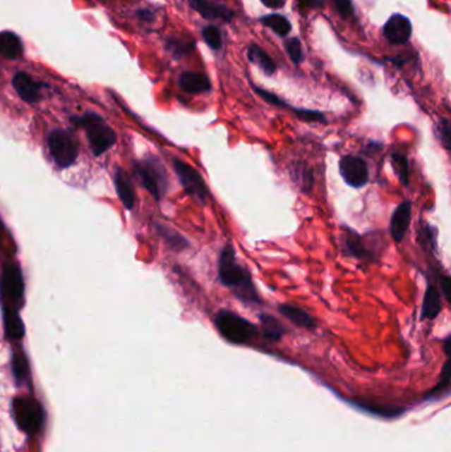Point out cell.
Instances as JSON below:
<instances>
[{
    "label": "cell",
    "instance_id": "6da1fadb",
    "mask_svg": "<svg viewBox=\"0 0 451 452\" xmlns=\"http://www.w3.org/2000/svg\"><path fill=\"white\" fill-rule=\"evenodd\" d=\"M219 281L229 288L246 305H261L263 299L253 283L252 275L245 266L239 262L236 252L231 243H227L219 257Z\"/></svg>",
    "mask_w": 451,
    "mask_h": 452
},
{
    "label": "cell",
    "instance_id": "7a4b0ae2",
    "mask_svg": "<svg viewBox=\"0 0 451 452\" xmlns=\"http://www.w3.org/2000/svg\"><path fill=\"white\" fill-rule=\"evenodd\" d=\"M215 326L221 336L231 344H248L258 334L257 328L251 322L227 310H222L216 315Z\"/></svg>",
    "mask_w": 451,
    "mask_h": 452
},
{
    "label": "cell",
    "instance_id": "3957f363",
    "mask_svg": "<svg viewBox=\"0 0 451 452\" xmlns=\"http://www.w3.org/2000/svg\"><path fill=\"white\" fill-rule=\"evenodd\" d=\"M78 126L86 128L88 139L93 154L100 157L116 143V133L112 127L107 126L101 116L95 114H85L80 118H74Z\"/></svg>",
    "mask_w": 451,
    "mask_h": 452
},
{
    "label": "cell",
    "instance_id": "277c9868",
    "mask_svg": "<svg viewBox=\"0 0 451 452\" xmlns=\"http://www.w3.org/2000/svg\"><path fill=\"white\" fill-rule=\"evenodd\" d=\"M136 173L138 178L142 181L143 187L152 195V197L157 201L163 199L168 190L167 171L154 157L139 161L136 164Z\"/></svg>",
    "mask_w": 451,
    "mask_h": 452
},
{
    "label": "cell",
    "instance_id": "5b68a950",
    "mask_svg": "<svg viewBox=\"0 0 451 452\" xmlns=\"http://www.w3.org/2000/svg\"><path fill=\"white\" fill-rule=\"evenodd\" d=\"M13 418L23 432L36 434L42 429L44 414L40 403L30 397L13 401Z\"/></svg>",
    "mask_w": 451,
    "mask_h": 452
},
{
    "label": "cell",
    "instance_id": "8992f818",
    "mask_svg": "<svg viewBox=\"0 0 451 452\" xmlns=\"http://www.w3.org/2000/svg\"><path fill=\"white\" fill-rule=\"evenodd\" d=\"M172 166L186 193L192 199L199 201L200 204H205L210 190L207 188L205 181L200 175L199 171H196L193 167H191L189 164L179 159H174Z\"/></svg>",
    "mask_w": 451,
    "mask_h": 452
},
{
    "label": "cell",
    "instance_id": "52a82bcc",
    "mask_svg": "<svg viewBox=\"0 0 451 452\" xmlns=\"http://www.w3.org/2000/svg\"><path fill=\"white\" fill-rule=\"evenodd\" d=\"M48 145L54 161L63 169L71 167L78 157L77 140L64 130L52 131L48 138Z\"/></svg>",
    "mask_w": 451,
    "mask_h": 452
},
{
    "label": "cell",
    "instance_id": "ba28073f",
    "mask_svg": "<svg viewBox=\"0 0 451 452\" xmlns=\"http://www.w3.org/2000/svg\"><path fill=\"white\" fill-rule=\"evenodd\" d=\"M339 172L347 185L352 188H363L369 180L367 163L359 157L346 155L339 161Z\"/></svg>",
    "mask_w": 451,
    "mask_h": 452
},
{
    "label": "cell",
    "instance_id": "9c48e42d",
    "mask_svg": "<svg viewBox=\"0 0 451 452\" xmlns=\"http://www.w3.org/2000/svg\"><path fill=\"white\" fill-rule=\"evenodd\" d=\"M0 290H1L3 298L11 302H18L23 298L24 282H23L20 269L16 263H8L4 266Z\"/></svg>",
    "mask_w": 451,
    "mask_h": 452
},
{
    "label": "cell",
    "instance_id": "30bf717a",
    "mask_svg": "<svg viewBox=\"0 0 451 452\" xmlns=\"http://www.w3.org/2000/svg\"><path fill=\"white\" fill-rule=\"evenodd\" d=\"M411 31V21L409 20V18L401 13L392 15L383 28L385 39L393 45H402L409 42Z\"/></svg>",
    "mask_w": 451,
    "mask_h": 452
},
{
    "label": "cell",
    "instance_id": "8fae6325",
    "mask_svg": "<svg viewBox=\"0 0 451 452\" xmlns=\"http://www.w3.org/2000/svg\"><path fill=\"white\" fill-rule=\"evenodd\" d=\"M189 6L199 12L207 20H222L225 23L231 20L234 12L227 6L220 3H213L210 0H188Z\"/></svg>",
    "mask_w": 451,
    "mask_h": 452
},
{
    "label": "cell",
    "instance_id": "7c38bea8",
    "mask_svg": "<svg viewBox=\"0 0 451 452\" xmlns=\"http://www.w3.org/2000/svg\"><path fill=\"white\" fill-rule=\"evenodd\" d=\"M411 220V202L404 201L401 202L396 211L393 212L390 219V234L396 243L402 242L409 229Z\"/></svg>",
    "mask_w": 451,
    "mask_h": 452
},
{
    "label": "cell",
    "instance_id": "4fadbf2b",
    "mask_svg": "<svg viewBox=\"0 0 451 452\" xmlns=\"http://www.w3.org/2000/svg\"><path fill=\"white\" fill-rule=\"evenodd\" d=\"M343 252L347 257H352L357 259H373V254L368 250L366 243L363 242V237L357 233L351 231L349 228H344L343 236Z\"/></svg>",
    "mask_w": 451,
    "mask_h": 452
},
{
    "label": "cell",
    "instance_id": "5bb4252c",
    "mask_svg": "<svg viewBox=\"0 0 451 452\" xmlns=\"http://www.w3.org/2000/svg\"><path fill=\"white\" fill-rule=\"evenodd\" d=\"M179 85L181 90L189 94L207 93L212 89L210 78L205 74L195 73V72H184L179 78Z\"/></svg>",
    "mask_w": 451,
    "mask_h": 452
},
{
    "label": "cell",
    "instance_id": "9a60e30c",
    "mask_svg": "<svg viewBox=\"0 0 451 452\" xmlns=\"http://www.w3.org/2000/svg\"><path fill=\"white\" fill-rule=\"evenodd\" d=\"M12 85L18 94L20 95L21 99L27 102H36L40 98V85L35 83L28 74L18 73L13 80Z\"/></svg>",
    "mask_w": 451,
    "mask_h": 452
},
{
    "label": "cell",
    "instance_id": "2e32d148",
    "mask_svg": "<svg viewBox=\"0 0 451 452\" xmlns=\"http://www.w3.org/2000/svg\"><path fill=\"white\" fill-rule=\"evenodd\" d=\"M442 310L441 294L440 291L433 286L428 284L423 302H422V308H421V319H429L433 320L437 316L440 315Z\"/></svg>",
    "mask_w": 451,
    "mask_h": 452
},
{
    "label": "cell",
    "instance_id": "e0dca14e",
    "mask_svg": "<svg viewBox=\"0 0 451 452\" xmlns=\"http://www.w3.org/2000/svg\"><path fill=\"white\" fill-rule=\"evenodd\" d=\"M278 311L287 320L294 323L295 326L306 328V329H314L315 328L314 317L301 307L293 305H278Z\"/></svg>",
    "mask_w": 451,
    "mask_h": 452
},
{
    "label": "cell",
    "instance_id": "ac0fdd59",
    "mask_svg": "<svg viewBox=\"0 0 451 452\" xmlns=\"http://www.w3.org/2000/svg\"><path fill=\"white\" fill-rule=\"evenodd\" d=\"M3 319H4V328L6 335L11 340H20L25 334V326L21 320L20 316L18 314L16 308L4 305L3 308Z\"/></svg>",
    "mask_w": 451,
    "mask_h": 452
},
{
    "label": "cell",
    "instance_id": "d6986e66",
    "mask_svg": "<svg viewBox=\"0 0 451 452\" xmlns=\"http://www.w3.org/2000/svg\"><path fill=\"white\" fill-rule=\"evenodd\" d=\"M248 59L251 63L257 65L266 75H273L277 71V65L274 63L273 59L265 52L261 47L255 44H252L248 48Z\"/></svg>",
    "mask_w": 451,
    "mask_h": 452
},
{
    "label": "cell",
    "instance_id": "ffe728a7",
    "mask_svg": "<svg viewBox=\"0 0 451 452\" xmlns=\"http://www.w3.org/2000/svg\"><path fill=\"white\" fill-rule=\"evenodd\" d=\"M114 180H116V190L119 199L124 202L127 209H131L136 202V196H134L133 185L127 178L126 173L122 169H116Z\"/></svg>",
    "mask_w": 451,
    "mask_h": 452
},
{
    "label": "cell",
    "instance_id": "44dd1931",
    "mask_svg": "<svg viewBox=\"0 0 451 452\" xmlns=\"http://www.w3.org/2000/svg\"><path fill=\"white\" fill-rule=\"evenodd\" d=\"M155 229L159 233V236L164 240V242L167 243L172 250L181 252V250H186L188 248L189 242L179 231L169 228L168 225L155 222Z\"/></svg>",
    "mask_w": 451,
    "mask_h": 452
},
{
    "label": "cell",
    "instance_id": "7402d4cb",
    "mask_svg": "<svg viewBox=\"0 0 451 452\" xmlns=\"http://www.w3.org/2000/svg\"><path fill=\"white\" fill-rule=\"evenodd\" d=\"M23 52L20 39L12 32H1L0 33V54L6 59L15 60L20 57Z\"/></svg>",
    "mask_w": 451,
    "mask_h": 452
},
{
    "label": "cell",
    "instance_id": "603a6c76",
    "mask_svg": "<svg viewBox=\"0 0 451 452\" xmlns=\"http://www.w3.org/2000/svg\"><path fill=\"white\" fill-rule=\"evenodd\" d=\"M260 21L265 27L270 28L274 33H277L278 36H286L291 31V23L281 13L265 15L263 18H260Z\"/></svg>",
    "mask_w": 451,
    "mask_h": 452
},
{
    "label": "cell",
    "instance_id": "cb8c5ba5",
    "mask_svg": "<svg viewBox=\"0 0 451 452\" xmlns=\"http://www.w3.org/2000/svg\"><path fill=\"white\" fill-rule=\"evenodd\" d=\"M260 322L263 326V335L267 340L278 341L281 340V337L284 336V326L274 316L261 314Z\"/></svg>",
    "mask_w": 451,
    "mask_h": 452
},
{
    "label": "cell",
    "instance_id": "d4e9b609",
    "mask_svg": "<svg viewBox=\"0 0 451 452\" xmlns=\"http://www.w3.org/2000/svg\"><path fill=\"white\" fill-rule=\"evenodd\" d=\"M392 167L395 169V173L397 175L402 185L409 184V160L407 155L395 152L392 154Z\"/></svg>",
    "mask_w": 451,
    "mask_h": 452
},
{
    "label": "cell",
    "instance_id": "484cf974",
    "mask_svg": "<svg viewBox=\"0 0 451 452\" xmlns=\"http://www.w3.org/2000/svg\"><path fill=\"white\" fill-rule=\"evenodd\" d=\"M201 35H203L204 42L210 47V49L220 51L222 48V36H221V31L217 27L207 25L203 28Z\"/></svg>",
    "mask_w": 451,
    "mask_h": 452
},
{
    "label": "cell",
    "instance_id": "4316f807",
    "mask_svg": "<svg viewBox=\"0 0 451 452\" xmlns=\"http://www.w3.org/2000/svg\"><path fill=\"white\" fill-rule=\"evenodd\" d=\"M284 48L289 59L295 63V65H299V63L303 61L304 54L303 49H302V42H299L298 37H293V39H289L284 42Z\"/></svg>",
    "mask_w": 451,
    "mask_h": 452
},
{
    "label": "cell",
    "instance_id": "83f0119b",
    "mask_svg": "<svg viewBox=\"0 0 451 452\" xmlns=\"http://www.w3.org/2000/svg\"><path fill=\"white\" fill-rule=\"evenodd\" d=\"M435 135L446 151L451 149V127L449 119L441 118L435 126Z\"/></svg>",
    "mask_w": 451,
    "mask_h": 452
},
{
    "label": "cell",
    "instance_id": "f1b7e54d",
    "mask_svg": "<svg viewBox=\"0 0 451 452\" xmlns=\"http://www.w3.org/2000/svg\"><path fill=\"white\" fill-rule=\"evenodd\" d=\"M12 369L13 374L18 379H24L27 377L30 368H28V361L23 353H15L12 358Z\"/></svg>",
    "mask_w": 451,
    "mask_h": 452
},
{
    "label": "cell",
    "instance_id": "f546056e",
    "mask_svg": "<svg viewBox=\"0 0 451 452\" xmlns=\"http://www.w3.org/2000/svg\"><path fill=\"white\" fill-rule=\"evenodd\" d=\"M193 48V42H184V40H169L168 42V49L174 53L176 57H180L186 53H188Z\"/></svg>",
    "mask_w": 451,
    "mask_h": 452
},
{
    "label": "cell",
    "instance_id": "4dcf8cb0",
    "mask_svg": "<svg viewBox=\"0 0 451 452\" xmlns=\"http://www.w3.org/2000/svg\"><path fill=\"white\" fill-rule=\"evenodd\" d=\"M435 229H433L431 225H426L425 229L421 231L420 236H419V241L426 246V248H431V249H435L437 248V240H435V236H437V231L434 234H431L433 231Z\"/></svg>",
    "mask_w": 451,
    "mask_h": 452
},
{
    "label": "cell",
    "instance_id": "1f68e13d",
    "mask_svg": "<svg viewBox=\"0 0 451 452\" xmlns=\"http://www.w3.org/2000/svg\"><path fill=\"white\" fill-rule=\"evenodd\" d=\"M336 11L342 18H351L354 16L355 12V7H354V1L352 0H334Z\"/></svg>",
    "mask_w": 451,
    "mask_h": 452
},
{
    "label": "cell",
    "instance_id": "d6a6232c",
    "mask_svg": "<svg viewBox=\"0 0 451 452\" xmlns=\"http://www.w3.org/2000/svg\"><path fill=\"white\" fill-rule=\"evenodd\" d=\"M301 10H313L323 6L325 0H298Z\"/></svg>",
    "mask_w": 451,
    "mask_h": 452
},
{
    "label": "cell",
    "instance_id": "836d02e7",
    "mask_svg": "<svg viewBox=\"0 0 451 452\" xmlns=\"http://www.w3.org/2000/svg\"><path fill=\"white\" fill-rule=\"evenodd\" d=\"M442 293H443V295H445V299L447 300V302H450V278L449 276H445L443 279H442Z\"/></svg>",
    "mask_w": 451,
    "mask_h": 452
},
{
    "label": "cell",
    "instance_id": "e575fe53",
    "mask_svg": "<svg viewBox=\"0 0 451 452\" xmlns=\"http://www.w3.org/2000/svg\"><path fill=\"white\" fill-rule=\"evenodd\" d=\"M263 6L269 8H281L284 7V0H261Z\"/></svg>",
    "mask_w": 451,
    "mask_h": 452
},
{
    "label": "cell",
    "instance_id": "d590c367",
    "mask_svg": "<svg viewBox=\"0 0 451 452\" xmlns=\"http://www.w3.org/2000/svg\"><path fill=\"white\" fill-rule=\"evenodd\" d=\"M3 231H4V228H3V222H1V220H0V242H1V236H3Z\"/></svg>",
    "mask_w": 451,
    "mask_h": 452
}]
</instances>
